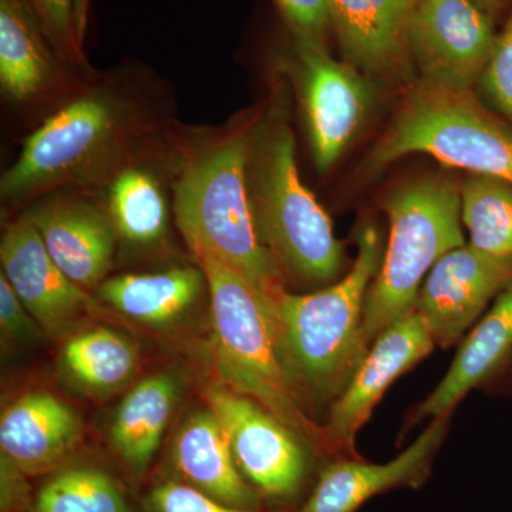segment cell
Segmentation results:
<instances>
[{
	"mask_svg": "<svg viewBox=\"0 0 512 512\" xmlns=\"http://www.w3.org/2000/svg\"><path fill=\"white\" fill-rule=\"evenodd\" d=\"M382 239L369 225L357 237L348 274L319 291L274 299L282 360L303 404H332L348 387L370 346L363 336V309L383 258Z\"/></svg>",
	"mask_w": 512,
	"mask_h": 512,
	"instance_id": "obj_1",
	"label": "cell"
},
{
	"mask_svg": "<svg viewBox=\"0 0 512 512\" xmlns=\"http://www.w3.org/2000/svg\"><path fill=\"white\" fill-rule=\"evenodd\" d=\"M249 150L251 136L238 134L191 161L174 187L175 221L197 262L234 269L274 301L285 288L256 225Z\"/></svg>",
	"mask_w": 512,
	"mask_h": 512,
	"instance_id": "obj_2",
	"label": "cell"
},
{
	"mask_svg": "<svg viewBox=\"0 0 512 512\" xmlns=\"http://www.w3.org/2000/svg\"><path fill=\"white\" fill-rule=\"evenodd\" d=\"M211 296L214 359L225 386L251 397L316 451L333 453L325 429L306 413L279 348L274 301L245 276L200 261Z\"/></svg>",
	"mask_w": 512,
	"mask_h": 512,
	"instance_id": "obj_3",
	"label": "cell"
},
{
	"mask_svg": "<svg viewBox=\"0 0 512 512\" xmlns=\"http://www.w3.org/2000/svg\"><path fill=\"white\" fill-rule=\"evenodd\" d=\"M284 111H271L251 137L248 177L256 225L279 271L306 285H330L343 269L332 222L299 177L295 137Z\"/></svg>",
	"mask_w": 512,
	"mask_h": 512,
	"instance_id": "obj_4",
	"label": "cell"
},
{
	"mask_svg": "<svg viewBox=\"0 0 512 512\" xmlns=\"http://www.w3.org/2000/svg\"><path fill=\"white\" fill-rule=\"evenodd\" d=\"M389 241L367 291L363 336H377L416 305L421 285L441 256L467 244L461 191L446 178L429 177L400 187L384 201Z\"/></svg>",
	"mask_w": 512,
	"mask_h": 512,
	"instance_id": "obj_5",
	"label": "cell"
},
{
	"mask_svg": "<svg viewBox=\"0 0 512 512\" xmlns=\"http://www.w3.org/2000/svg\"><path fill=\"white\" fill-rule=\"evenodd\" d=\"M414 153L512 185V130L471 92L423 82L414 87L367 158L366 170L376 173Z\"/></svg>",
	"mask_w": 512,
	"mask_h": 512,
	"instance_id": "obj_6",
	"label": "cell"
},
{
	"mask_svg": "<svg viewBox=\"0 0 512 512\" xmlns=\"http://www.w3.org/2000/svg\"><path fill=\"white\" fill-rule=\"evenodd\" d=\"M130 124L126 103L109 90L70 101L28 137L18 160L0 180L2 200H28L86 177L119 150Z\"/></svg>",
	"mask_w": 512,
	"mask_h": 512,
	"instance_id": "obj_7",
	"label": "cell"
},
{
	"mask_svg": "<svg viewBox=\"0 0 512 512\" xmlns=\"http://www.w3.org/2000/svg\"><path fill=\"white\" fill-rule=\"evenodd\" d=\"M239 473L262 504L291 505L311 481L315 450L251 397L228 386L207 390Z\"/></svg>",
	"mask_w": 512,
	"mask_h": 512,
	"instance_id": "obj_8",
	"label": "cell"
},
{
	"mask_svg": "<svg viewBox=\"0 0 512 512\" xmlns=\"http://www.w3.org/2000/svg\"><path fill=\"white\" fill-rule=\"evenodd\" d=\"M495 39L493 18L473 0H417L409 46L423 83L471 92Z\"/></svg>",
	"mask_w": 512,
	"mask_h": 512,
	"instance_id": "obj_9",
	"label": "cell"
},
{
	"mask_svg": "<svg viewBox=\"0 0 512 512\" xmlns=\"http://www.w3.org/2000/svg\"><path fill=\"white\" fill-rule=\"evenodd\" d=\"M299 94L316 167L329 170L356 136L373 101L369 77L329 55L325 43L296 40Z\"/></svg>",
	"mask_w": 512,
	"mask_h": 512,
	"instance_id": "obj_10",
	"label": "cell"
},
{
	"mask_svg": "<svg viewBox=\"0 0 512 512\" xmlns=\"http://www.w3.org/2000/svg\"><path fill=\"white\" fill-rule=\"evenodd\" d=\"M512 284V256L481 251L468 242L441 256L421 285L414 311L436 346L456 345L488 305Z\"/></svg>",
	"mask_w": 512,
	"mask_h": 512,
	"instance_id": "obj_11",
	"label": "cell"
},
{
	"mask_svg": "<svg viewBox=\"0 0 512 512\" xmlns=\"http://www.w3.org/2000/svg\"><path fill=\"white\" fill-rule=\"evenodd\" d=\"M436 348L426 322L416 311L396 320L377 336L348 387L330 404L326 439L333 453L357 457L356 436L389 387Z\"/></svg>",
	"mask_w": 512,
	"mask_h": 512,
	"instance_id": "obj_12",
	"label": "cell"
},
{
	"mask_svg": "<svg viewBox=\"0 0 512 512\" xmlns=\"http://www.w3.org/2000/svg\"><path fill=\"white\" fill-rule=\"evenodd\" d=\"M450 416L431 419L402 454L387 463L338 457L320 468L312 490L295 512H356L376 495L412 488L429 480L431 467L447 436Z\"/></svg>",
	"mask_w": 512,
	"mask_h": 512,
	"instance_id": "obj_13",
	"label": "cell"
},
{
	"mask_svg": "<svg viewBox=\"0 0 512 512\" xmlns=\"http://www.w3.org/2000/svg\"><path fill=\"white\" fill-rule=\"evenodd\" d=\"M0 264L20 301L52 338L66 335L92 309L89 292L64 275L26 217L6 228Z\"/></svg>",
	"mask_w": 512,
	"mask_h": 512,
	"instance_id": "obj_14",
	"label": "cell"
},
{
	"mask_svg": "<svg viewBox=\"0 0 512 512\" xmlns=\"http://www.w3.org/2000/svg\"><path fill=\"white\" fill-rule=\"evenodd\" d=\"M350 64L369 79L402 83L413 72L409 29L417 0H330Z\"/></svg>",
	"mask_w": 512,
	"mask_h": 512,
	"instance_id": "obj_15",
	"label": "cell"
},
{
	"mask_svg": "<svg viewBox=\"0 0 512 512\" xmlns=\"http://www.w3.org/2000/svg\"><path fill=\"white\" fill-rule=\"evenodd\" d=\"M79 413L55 394L30 392L0 417V456L30 478H43L73 460L83 439Z\"/></svg>",
	"mask_w": 512,
	"mask_h": 512,
	"instance_id": "obj_16",
	"label": "cell"
},
{
	"mask_svg": "<svg viewBox=\"0 0 512 512\" xmlns=\"http://www.w3.org/2000/svg\"><path fill=\"white\" fill-rule=\"evenodd\" d=\"M25 217L67 278L87 292L100 288L116 251L117 232L110 217L80 200L43 202Z\"/></svg>",
	"mask_w": 512,
	"mask_h": 512,
	"instance_id": "obj_17",
	"label": "cell"
},
{
	"mask_svg": "<svg viewBox=\"0 0 512 512\" xmlns=\"http://www.w3.org/2000/svg\"><path fill=\"white\" fill-rule=\"evenodd\" d=\"M160 478L190 485L229 507L249 511L264 508L239 473L224 427L211 409L192 413L181 424Z\"/></svg>",
	"mask_w": 512,
	"mask_h": 512,
	"instance_id": "obj_18",
	"label": "cell"
},
{
	"mask_svg": "<svg viewBox=\"0 0 512 512\" xmlns=\"http://www.w3.org/2000/svg\"><path fill=\"white\" fill-rule=\"evenodd\" d=\"M512 353V284L497 299L461 342L450 369L417 407L413 421L451 416L471 390L507 362Z\"/></svg>",
	"mask_w": 512,
	"mask_h": 512,
	"instance_id": "obj_19",
	"label": "cell"
},
{
	"mask_svg": "<svg viewBox=\"0 0 512 512\" xmlns=\"http://www.w3.org/2000/svg\"><path fill=\"white\" fill-rule=\"evenodd\" d=\"M177 400L175 377L157 373L137 383L117 407L110 444L131 480H143L150 471Z\"/></svg>",
	"mask_w": 512,
	"mask_h": 512,
	"instance_id": "obj_20",
	"label": "cell"
},
{
	"mask_svg": "<svg viewBox=\"0 0 512 512\" xmlns=\"http://www.w3.org/2000/svg\"><path fill=\"white\" fill-rule=\"evenodd\" d=\"M208 288L201 266H175L163 272L121 275L99 288L101 301L141 325L164 328L183 319Z\"/></svg>",
	"mask_w": 512,
	"mask_h": 512,
	"instance_id": "obj_21",
	"label": "cell"
},
{
	"mask_svg": "<svg viewBox=\"0 0 512 512\" xmlns=\"http://www.w3.org/2000/svg\"><path fill=\"white\" fill-rule=\"evenodd\" d=\"M50 45L26 0H0V86L9 100H30L52 84L56 63Z\"/></svg>",
	"mask_w": 512,
	"mask_h": 512,
	"instance_id": "obj_22",
	"label": "cell"
},
{
	"mask_svg": "<svg viewBox=\"0 0 512 512\" xmlns=\"http://www.w3.org/2000/svg\"><path fill=\"white\" fill-rule=\"evenodd\" d=\"M64 373L84 392L107 396L131 382L138 369L137 346L109 328L82 330L66 340L60 352Z\"/></svg>",
	"mask_w": 512,
	"mask_h": 512,
	"instance_id": "obj_23",
	"label": "cell"
},
{
	"mask_svg": "<svg viewBox=\"0 0 512 512\" xmlns=\"http://www.w3.org/2000/svg\"><path fill=\"white\" fill-rule=\"evenodd\" d=\"M33 512H134L123 483L99 464L69 461L43 477Z\"/></svg>",
	"mask_w": 512,
	"mask_h": 512,
	"instance_id": "obj_24",
	"label": "cell"
},
{
	"mask_svg": "<svg viewBox=\"0 0 512 512\" xmlns=\"http://www.w3.org/2000/svg\"><path fill=\"white\" fill-rule=\"evenodd\" d=\"M110 220L117 235L131 245H153L168 229V205L156 178L128 168L110 187Z\"/></svg>",
	"mask_w": 512,
	"mask_h": 512,
	"instance_id": "obj_25",
	"label": "cell"
},
{
	"mask_svg": "<svg viewBox=\"0 0 512 512\" xmlns=\"http://www.w3.org/2000/svg\"><path fill=\"white\" fill-rule=\"evenodd\" d=\"M460 191L470 244L488 254L512 256V185L473 174Z\"/></svg>",
	"mask_w": 512,
	"mask_h": 512,
	"instance_id": "obj_26",
	"label": "cell"
},
{
	"mask_svg": "<svg viewBox=\"0 0 512 512\" xmlns=\"http://www.w3.org/2000/svg\"><path fill=\"white\" fill-rule=\"evenodd\" d=\"M141 512H262L222 504L180 481L158 478L141 498Z\"/></svg>",
	"mask_w": 512,
	"mask_h": 512,
	"instance_id": "obj_27",
	"label": "cell"
},
{
	"mask_svg": "<svg viewBox=\"0 0 512 512\" xmlns=\"http://www.w3.org/2000/svg\"><path fill=\"white\" fill-rule=\"evenodd\" d=\"M480 82L495 109L512 123V13L503 32L495 39Z\"/></svg>",
	"mask_w": 512,
	"mask_h": 512,
	"instance_id": "obj_28",
	"label": "cell"
},
{
	"mask_svg": "<svg viewBox=\"0 0 512 512\" xmlns=\"http://www.w3.org/2000/svg\"><path fill=\"white\" fill-rule=\"evenodd\" d=\"M36 13L53 47L60 55L79 59V36L76 28V0H26Z\"/></svg>",
	"mask_w": 512,
	"mask_h": 512,
	"instance_id": "obj_29",
	"label": "cell"
},
{
	"mask_svg": "<svg viewBox=\"0 0 512 512\" xmlns=\"http://www.w3.org/2000/svg\"><path fill=\"white\" fill-rule=\"evenodd\" d=\"M296 40L323 43L332 26L330 0H274Z\"/></svg>",
	"mask_w": 512,
	"mask_h": 512,
	"instance_id": "obj_30",
	"label": "cell"
},
{
	"mask_svg": "<svg viewBox=\"0 0 512 512\" xmlns=\"http://www.w3.org/2000/svg\"><path fill=\"white\" fill-rule=\"evenodd\" d=\"M0 329L3 340L28 343L40 338L43 329L18 298L8 279L0 274Z\"/></svg>",
	"mask_w": 512,
	"mask_h": 512,
	"instance_id": "obj_31",
	"label": "cell"
},
{
	"mask_svg": "<svg viewBox=\"0 0 512 512\" xmlns=\"http://www.w3.org/2000/svg\"><path fill=\"white\" fill-rule=\"evenodd\" d=\"M29 476L0 456V512H33L35 491Z\"/></svg>",
	"mask_w": 512,
	"mask_h": 512,
	"instance_id": "obj_32",
	"label": "cell"
},
{
	"mask_svg": "<svg viewBox=\"0 0 512 512\" xmlns=\"http://www.w3.org/2000/svg\"><path fill=\"white\" fill-rule=\"evenodd\" d=\"M473 2L493 18L494 15L503 12L510 5L511 0H473Z\"/></svg>",
	"mask_w": 512,
	"mask_h": 512,
	"instance_id": "obj_33",
	"label": "cell"
}]
</instances>
